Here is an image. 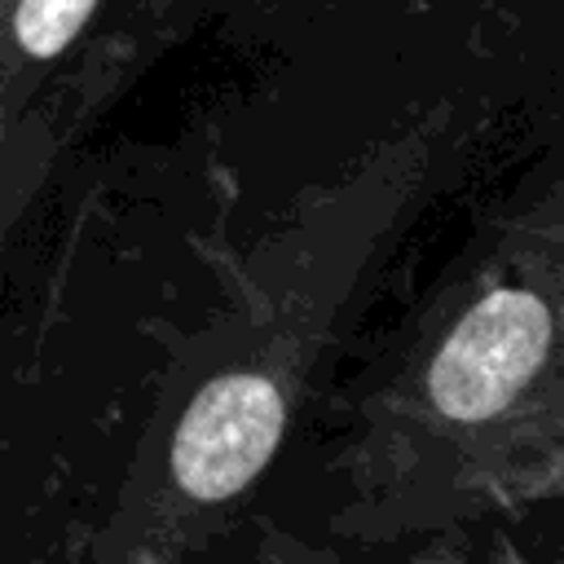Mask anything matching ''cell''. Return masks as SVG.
I'll return each mask as SVG.
<instances>
[{
	"mask_svg": "<svg viewBox=\"0 0 564 564\" xmlns=\"http://www.w3.org/2000/svg\"><path fill=\"white\" fill-rule=\"evenodd\" d=\"M546 344L551 313L538 295L516 286L489 291L432 357L427 397L454 423H485L502 414L538 375Z\"/></svg>",
	"mask_w": 564,
	"mask_h": 564,
	"instance_id": "obj_1",
	"label": "cell"
},
{
	"mask_svg": "<svg viewBox=\"0 0 564 564\" xmlns=\"http://www.w3.org/2000/svg\"><path fill=\"white\" fill-rule=\"evenodd\" d=\"M286 427V401L273 379L229 370L207 379L172 436V480L194 502L242 494L273 458Z\"/></svg>",
	"mask_w": 564,
	"mask_h": 564,
	"instance_id": "obj_2",
	"label": "cell"
},
{
	"mask_svg": "<svg viewBox=\"0 0 564 564\" xmlns=\"http://www.w3.org/2000/svg\"><path fill=\"white\" fill-rule=\"evenodd\" d=\"M97 0H18L13 35L31 57H57L84 26Z\"/></svg>",
	"mask_w": 564,
	"mask_h": 564,
	"instance_id": "obj_3",
	"label": "cell"
}]
</instances>
